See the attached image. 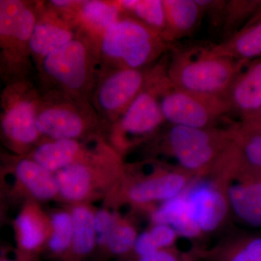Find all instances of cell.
Returning a JSON list of instances; mask_svg holds the SVG:
<instances>
[{"label":"cell","instance_id":"cell-1","mask_svg":"<svg viewBox=\"0 0 261 261\" xmlns=\"http://www.w3.org/2000/svg\"><path fill=\"white\" fill-rule=\"evenodd\" d=\"M167 74L178 88L215 97H227L235 80L247 63L215 53L212 45L173 49Z\"/></svg>","mask_w":261,"mask_h":261},{"label":"cell","instance_id":"cell-2","mask_svg":"<svg viewBox=\"0 0 261 261\" xmlns=\"http://www.w3.org/2000/svg\"><path fill=\"white\" fill-rule=\"evenodd\" d=\"M55 176L62 198L78 204L108 195L123 183L126 173L118 156L102 151L84 153Z\"/></svg>","mask_w":261,"mask_h":261},{"label":"cell","instance_id":"cell-3","mask_svg":"<svg viewBox=\"0 0 261 261\" xmlns=\"http://www.w3.org/2000/svg\"><path fill=\"white\" fill-rule=\"evenodd\" d=\"M231 142L228 129L171 125L165 137L166 153L195 178L207 176Z\"/></svg>","mask_w":261,"mask_h":261},{"label":"cell","instance_id":"cell-4","mask_svg":"<svg viewBox=\"0 0 261 261\" xmlns=\"http://www.w3.org/2000/svg\"><path fill=\"white\" fill-rule=\"evenodd\" d=\"M165 121L176 126L214 128L215 123L232 112L227 97L203 95L175 87L163 72L157 81Z\"/></svg>","mask_w":261,"mask_h":261},{"label":"cell","instance_id":"cell-5","mask_svg":"<svg viewBox=\"0 0 261 261\" xmlns=\"http://www.w3.org/2000/svg\"><path fill=\"white\" fill-rule=\"evenodd\" d=\"M167 49L162 36L138 20H118L105 31L102 49L126 68L139 69Z\"/></svg>","mask_w":261,"mask_h":261},{"label":"cell","instance_id":"cell-6","mask_svg":"<svg viewBox=\"0 0 261 261\" xmlns=\"http://www.w3.org/2000/svg\"><path fill=\"white\" fill-rule=\"evenodd\" d=\"M224 190L229 209L244 224L261 227V182L245 171L235 154L226 155L209 175Z\"/></svg>","mask_w":261,"mask_h":261},{"label":"cell","instance_id":"cell-7","mask_svg":"<svg viewBox=\"0 0 261 261\" xmlns=\"http://www.w3.org/2000/svg\"><path fill=\"white\" fill-rule=\"evenodd\" d=\"M194 178L177 166H158L148 174L128 180L123 197L136 207L161 204L183 193Z\"/></svg>","mask_w":261,"mask_h":261},{"label":"cell","instance_id":"cell-8","mask_svg":"<svg viewBox=\"0 0 261 261\" xmlns=\"http://www.w3.org/2000/svg\"><path fill=\"white\" fill-rule=\"evenodd\" d=\"M184 195L202 233L213 232L224 224L229 206L224 190L214 178H194Z\"/></svg>","mask_w":261,"mask_h":261},{"label":"cell","instance_id":"cell-9","mask_svg":"<svg viewBox=\"0 0 261 261\" xmlns=\"http://www.w3.org/2000/svg\"><path fill=\"white\" fill-rule=\"evenodd\" d=\"M43 67L47 74L67 88L80 89L87 78V49L80 41L73 39L45 57Z\"/></svg>","mask_w":261,"mask_h":261},{"label":"cell","instance_id":"cell-10","mask_svg":"<svg viewBox=\"0 0 261 261\" xmlns=\"http://www.w3.org/2000/svg\"><path fill=\"white\" fill-rule=\"evenodd\" d=\"M164 121L155 83L153 88L143 89L130 103L122 117L120 127L124 135L140 139L153 133Z\"/></svg>","mask_w":261,"mask_h":261},{"label":"cell","instance_id":"cell-11","mask_svg":"<svg viewBox=\"0 0 261 261\" xmlns=\"http://www.w3.org/2000/svg\"><path fill=\"white\" fill-rule=\"evenodd\" d=\"M145 84V75L140 70L123 68L105 81L98 92V101L106 111H126Z\"/></svg>","mask_w":261,"mask_h":261},{"label":"cell","instance_id":"cell-12","mask_svg":"<svg viewBox=\"0 0 261 261\" xmlns=\"http://www.w3.org/2000/svg\"><path fill=\"white\" fill-rule=\"evenodd\" d=\"M227 99L232 111L241 121L261 107V58L250 62L228 91Z\"/></svg>","mask_w":261,"mask_h":261},{"label":"cell","instance_id":"cell-13","mask_svg":"<svg viewBox=\"0 0 261 261\" xmlns=\"http://www.w3.org/2000/svg\"><path fill=\"white\" fill-rule=\"evenodd\" d=\"M17 240L25 255L40 250L50 235V219L35 203L24 206L15 221Z\"/></svg>","mask_w":261,"mask_h":261},{"label":"cell","instance_id":"cell-14","mask_svg":"<svg viewBox=\"0 0 261 261\" xmlns=\"http://www.w3.org/2000/svg\"><path fill=\"white\" fill-rule=\"evenodd\" d=\"M241 30L219 44L212 45L215 53L248 64L261 58V9Z\"/></svg>","mask_w":261,"mask_h":261},{"label":"cell","instance_id":"cell-15","mask_svg":"<svg viewBox=\"0 0 261 261\" xmlns=\"http://www.w3.org/2000/svg\"><path fill=\"white\" fill-rule=\"evenodd\" d=\"M192 250L200 260L261 261V236L237 237L211 248Z\"/></svg>","mask_w":261,"mask_h":261},{"label":"cell","instance_id":"cell-16","mask_svg":"<svg viewBox=\"0 0 261 261\" xmlns=\"http://www.w3.org/2000/svg\"><path fill=\"white\" fill-rule=\"evenodd\" d=\"M151 220L153 224L168 225L182 238L195 239L202 234L184 192L152 209Z\"/></svg>","mask_w":261,"mask_h":261},{"label":"cell","instance_id":"cell-17","mask_svg":"<svg viewBox=\"0 0 261 261\" xmlns=\"http://www.w3.org/2000/svg\"><path fill=\"white\" fill-rule=\"evenodd\" d=\"M41 135L54 140H75L84 133L85 125L80 114L65 108H49L37 115Z\"/></svg>","mask_w":261,"mask_h":261},{"label":"cell","instance_id":"cell-18","mask_svg":"<svg viewBox=\"0 0 261 261\" xmlns=\"http://www.w3.org/2000/svg\"><path fill=\"white\" fill-rule=\"evenodd\" d=\"M166 28L162 34L166 43L190 35L198 23L202 10L194 0H164Z\"/></svg>","mask_w":261,"mask_h":261},{"label":"cell","instance_id":"cell-19","mask_svg":"<svg viewBox=\"0 0 261 261\" xmlns=\"http://www.w3.org/2000/svg\"><path fill=\"white\" fill-rule=\"evenodd\" d=\"M36 108L32 102L22 100L9 108L3 118L5 135L19 145H29L39 137Z\"/></svg>","mask_w":261,"mask_h":261},{"label":"cell","instance_id":"cell-20","mask_svg":"<svg viewBox=\"0 0 261 261\" xmlns=\"http://www.w3.org/2000/svg\"><path fill=\"white\" fill-rule=\"evenodd\" d=\"M73 240L65 258L68 261H80L93 251L97 245L94 228V213L84 203H78L72 208Z\"/></svg>","mask_w":261,"mask_h":261},{"label":"cell","instance_id":"cell-21","mask_svg":"<svg viewBox=\"0 0 261 261\" xmlns=\"http://www.w3.org/2000/svg\"><path fill=\"white\" fill-rule=\"evenodd\" d=\"M15 174L24 188L37 200H51L59 195L55 173L33 159L19 161L15 168Z\"/></svg>","mask_w":261,"mask_h":261},{"label":"cell","instance_id":"cell-22","mask_svg":"<svg viewBox=\"0 0 261 261\" xmlns=\"http://www.w3.org/2000/svg\"><path fill=\"white\" fill-rule=\"evenodd\" d=\"M35 25L34 15L23 3L17 0L0 2L2 38H13L22 42H29Z\"/></svg>","mask_w":261,"mask_h":261},{"label":"cell","instance_id":"cell-23","mask_svg":"<svg viewBox=\"0 0 261 261\" xmlns=\"http://www.w3.org/2000/svg\"><path fill=\"white\" fill-rule=\"evenodd\" d=\"M84 154L75 140H58L39 145L33 154V160L53 173L75 163Z\"/></svg>","mask_w":261,"mask_h":261},{"label":"cell","instance_id":"cell-24","mask_svg":"<svg viewBox=\"0 0 261 261\" xmlns=\"http://www.w3.org/2000/svg\"><path fill=\"white\" fill-rule=\"evenodd\" d=\"M242 166L247 172L261 176V135L234 126L229 128Z\"/></svg>","mask_w":261,"mask_h":261},{"label":"cell","instance_id":"cell-25","mask_svg":"<svg viewBox=\"0 0 261 261\" xmlns=\"http://www.w3.org/2000/svg\"><path fill=\"white\" fill-rule=\"evenodd\" d=\"M72 40L73 34L67 29L53 24H36L29 45L34 54L44 58Z\"/></svg>","mask_w":261,"mask_h":261},{"label":"cell","instance_id":"cell-26","mask_svg":"<svg viewBox=\"0 0 261 261\" xmlns=\"http://www.w3.org/2000/svg\"><path fill=\"white\" fill-rule=\"evenodd\" d=\"M51 231L47 247L56 256H66L73 240V221L70 212L58 211L51 214Z\"/></svg>","mask_w":261,"mask_h":261},{"label":"cell","instance_id":"cell-27","mask_svg":"<svg viewBox=\"0 0 261 261\" xmlns=\"http://www.w3.org/2000/svg\"><path fill=\"white\" fill-rule=\"evenodd\" d=\"M124 9L133 12L147 25L162 36L166 28V13L163 1L160 0H124L121 2Z\"/></svg>","mask_w":261,"mask_h":261},{"label":"cell","instance_id":"cell-28","mask_svg":"<svg viewBox=\"0 0 261 261\" xmlns=\"http://www.w3.org/2000/svg\"><path fill=\"white\" fill-rule=\"evenodd\" d=\"M137 237L135 226L119 216L111 232L97 243L113 255H124L133 251Z\"/></svg>","mask_w":261,"mask_h":261},{"label":"cell","instance_id":"cell-29","mask_svg":"<svg viewBox=\"0 0 261 261\" xmlns=\"http://www.w3.org/2000/svg\"><path fill=\"white\" fill-rule=\"evenodd\" d=\"M82 12V16L87 23L105 31L118 21V8L115 5L100 1H89L84 3Z\"/></svg>","mask_w":261,"mask_h":261},{"label":"cell","instance_id":"cell-30","mask_svg":"<svg viewBox=\"0 0 261 261\" xmlns=\"http://www.w3.org/2000/svg\"><path fill=\"white\" fill-rule=\"evenodd\" d=\"M148 232L158 250L173 247L178 237L177 233L166 224H153Z\"/></svg>","mask_w":261,"mask_h":261},{"label":"cell","instance_id":"cell-31","mask_svg":"<svg viewBox=\"0 0 261 261\" xmlns=\"http://www.w3.org/2000/svg\"><path fill=\"white\" fill-rule=\"evenodd\" d=\"M138 261H199L194 252H182L173 247L161 249L137 258Z\"/></svg>","mask_w":261,"mask_h":261},{"label":"cell","instance_id":"cell-32","mask_svg":"<svg viewBox=\"0 0 261 261\" xmlns=\"http://www.w3.org/2000/svg\"><path fill=\"white\" fill-rule=\"evenodd\" d=\"M118 217L119 216L118 214L110 212L106 209H100L94 213V223L97 233V241L106 238L111 232Z\"/></svg>","mask_w":261,"mask_h":261},{"label":"cell","instance_id":"cell-33","mask_svg":"<svg viewBox=\"0 0 261 261\" xmlns=\"http://www.w3.org/2000/svg\"><path fill=\"white\" fill-rule=\"evenodd\" d=\"M239 126L243 129L261 135V120L257 121L241 122Z\"/></svg>","mask_w":261,"mask_h":261},{"label":"cell","instance_id":"cell-34","mask_svg":"<svg viewBox=\"0 0 261 261\" xmlns=\"http://www.w3.org/2000/svg\"><path fill=\"white\" fill-rule=\"evenodd\" d=\"M261 120V107L259 108L258 110L255 112L253 113V114L251 115V116H249L248 118H245V119L243 120L241 122H252V121H260Z\"/></svg>","mask_w":261,"mask_h":261},{"label":"cell","instance_id":"cell-35","mask_svg":"<svg viewBox=\"0 0 261 261\" xmlns=\"http://www.w3.org/2000/svg\"><path fill=\"white\" fill-rule=\"evenodd\" d=\"M71 1H66V0H56V1H51V3L53 5H56V6L60 7H66L68 6V5L71 4Z\"/></svg>","mask_w":261,"mask_h":261},{"label":"cell","instance_id":"cell-36","mask_svg":"<svg viewBox=\"0 0 261 261\" xmlns=\"http://www.w3.org/2000/svg\"><path fill=\"white\" fill-rule=\"evenodd\" d=\"M1 261H11V260H7V259H2Z\"/></svg>","mask_w":261,"mask_h":261},{"label":"cell","instance_id":"cell-37","mask_svg":"<svg viewBox=\"0 0 261 261\" xmlns=\"http://www.w3.org/2000/svg\"><path fill=\"white\" fill-rule=\"evenodd\" d=\"M260 182H261V176H260Z\"/></svg>","mask_w":261,"mask_h":261}]
</instances>
